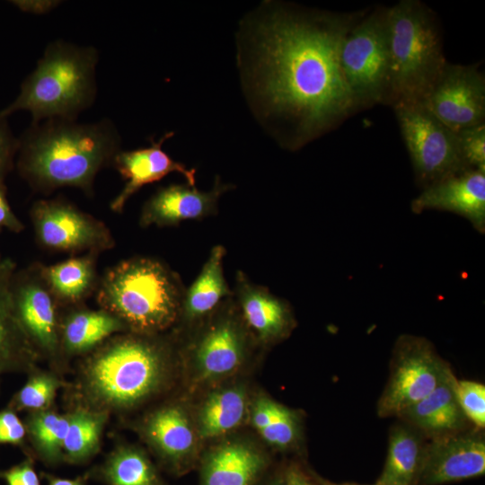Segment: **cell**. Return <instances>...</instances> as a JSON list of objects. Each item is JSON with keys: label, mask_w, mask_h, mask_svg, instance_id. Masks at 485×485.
<instances>
[{"label": "cell", "mask_w": 485, "mask_h": 485, "mask_svg": "<svg viewBox=\"0 0 485 485\" xmlns=\"http://www.w3.org/2000/svg\"><path fill=\"white\" fill-rule=\"evenodd\" d=\"M258 30L253 79L269 115L295 149L357 111L340 66L341 45L366 12L272 10Z\"/></svg>", "instance_id": "6da1fadb"}, {"label": "cell", "mask_w": 485, "mask_h": 485, "mask_svg": "<svg viewBox=\"0 0 485 485\" xmlns=\"http://www.w3.org/2000/svg\"><path fill=\"white\" fill-rule=\"evenodd\" d=\"M119 151V132L109 119L78 123L48 119L32 122L19 138L15 165L39 192L73 187L91 193L97 173Z\"/></svg>", "instance_id": "7a4b0ae2"}, {"label": "cell", "mask_w": 485, "mask_h": 485, "mask_svg": "<svg viewBox=\"0 0 485 485\" xmlns=\"http://www.w3.org/2000/svg\"><path fill=\"white\" fill-rule=\"evenodd\" d=\"M180 276L148 257L124 260L106 271L97 302L134 333L158 334L180 318L185 293Z\"/></svg>", "instance_id": "3957f363"}, {"label": "cell", "mask_w": 485, "mask_h": 485, "mask_svg": "<svg viewBox=\"0 0 485 485\" xmlns=\"http://www.w3.org/2000/svg\"><path fill=\"white\" fill-rule=\"evenodd\" d=\"M98 59L93 47L52 41L22 82L16 98L0 114L8 118L28 111L33 123L56 118L76 119L96 97Z\"/></svg>", "instance_id": "277c9868"}, {"label": "cell", "mask_w": 485, "mask_h": 485, "mask_svg": "<svg viewBox=\"0 0 485 485\" xmlns=\"http://www.w3.org/2000/svg\"><path fill=\"white\" fill-rule=\"evenodd\" d=\"M154 335L132 332L114 338L89 357L84 384L95 403L105 409H126L159 388L168 348Z\"/></svg>", "instance_id": "5b68a950"}, {"label": "cell", "mask_w": 485, "mask_h": 485, "mask_svg": "<svg viewBox=\"0 0 485 485\" xmlns=\"http://www.w3.org/2000/svg\"><path fill=\"white\" fill-rule=\"evenodd\" d=\"M389 83L385 104L416 102L447 62L437 20L425 4L401 0L387 8Z\"/></svg>", "instance_id": "8992f818"}, {"label": "cell", "mask_w": 485, "mask_h": 485, "mask_svg": "<svg viewBox=\"0 0 485 485\" xmlns=\"http://www.w3.org/2000/svg\"><path fill=\"white\" fill-rule=\"evenodd\" d=\"M387 8L365 15L344 39L340 66L358 110L385 104L389 83Z\"/></svg>", "instance_id": "52a82bcc"}, {"label": "cell", "mask_w": 485, "mask_h": 485, "mask_svg": "<svg viewBox=\"0 0 485 485\" xmlns=\"http://www.w3.org/2000/svg\"><path fill=\"white\" fill-rule=\"evenodd\" d=\"M413 166L416 182L425 189L448 176L468 170L461 158L456 133L420 102L392 106Z\"/></svg>", "instance_id": "ba28073f"}, {"label": "cell", "mask_w": 485, "mask_h": 485, "mask_svg": "<svg viewBox=\"0 0 485 485\" xmlns=\"http://www.w3.org/2000/svg\"><path fill=\"white\" fill-rule=\"evenodd\" d=\"M450 369L427 340L401 337L395 346L392 372L378 402L379 416H399L430 394Z\"/></svg>", "instance_id": "9c48e42d"}, {"label": "cell", "mask_w": 485, "mask_h": 485, "mask_svg": "<svg viewBox=\"0 0 485 485\" xmlns=\"http://www.w3.org/2000/svg\"><path fill=\"white\" fill-rule=\"evenodd\" d=\"M199 324L200 329L189 346L199 376L208 380L237 370L255 339L245 325L233 295L225 298Z\"/></svg>", "instance_id": "30bf717a"}, {"label": "cell", "mask_w": 485, "mask_h": 485, "mask_svg": "<svg viewBox=\"0 0 485 485\" xmlns=\"http://www.w3.org/2000/svg\"><path fill=\"white\" fill-rule=\"evenodd\" d=\"M31 218L38 242L53 251L98 254L115 245L103 222L61 198L36 201Z\"/></svg>", "instance_id": "8fae6325"}, {"label": "cell", "mask_w": 485, "mask_h": 485, "mask_svg": "<svg viewBox=\"0 0 485 485\" xmlns=\"http://www.w3.org/2000/svg\"><path fill=\"white\" fill-rule=\"evenodd\" d=\"M454 132L485 121V78L478 65L445 63L419 101Z\"/></svg>", "instance_id": "7c38bea8"}, {"label": "cell", "mask_w": 485, "mask_h": 485, "mask_svg": "<svg viewBox=\"0 0 485 485\" xmlns=\"http://www.w3.org/2000/svg\"><path fill=\"white\" fill-rule=\"evenodd\" d=\"M12 293L19 320L37 351L57 355L62 344L57 313L58 301L44 276L43 266L16 269Z\"/></svg>", "instance_id": "4fadbf2b"}, {"label": "cell", "mask_w": 485, "mask_h": 485, "mask_svg": "<svg viewBox=\"0 0 485 485\" xmlns=\"http://www.w3.org/2000/svg\"><path fill=\"white\" fill-rule=\"evenodd\" d=\"M485 442L476 435L439 436L423 447L419 485H441L483 475Z\"/></svg>", "instance_id": "5bb4252c"}, {"label": "cell", "mask_w": 485, "mask_h": 485, "mask_svg": "<svg viewBox=\"0 0 485 485\" xmlns=\"http://www.w3.org/2000/svg\"><path fill=\"white\" fill-rule=\"evenodd\" d=\"M232 290L240 314L256 341L271 344L289 334L295 320L287 300L252 282L242 270L236 272Z\"/></svg>", "instance_id": "9a60e30c"}, {"label": "cell", "mask_w": 485, "mask_h": 485, "mask_svg": "<svg viewBox=\"0 0 485 485\" xmlns=\"http://www.w3.org/2000/svg\"><path fill=\"white\" fill-rule=\"evenodd\" d=\"M414 214L436 209L466 218L480 234L485 233V172L468 169L425 189L410 203Z\"/></svg>", "instance_id": "2e32d148"}, {"label": "cell", "mask_w": 485, "mask_h": 485, "mask_svg": "<svg viewBox=\"0 0 485 485\" xmlns=\"http://www.w3.org/2000/svg\"><path fill=\"white\" fill-rule=\"evenodd\" d=\"M233 185L216 178L209 191L198 190L194 186L172 184L159 189L144 204L139 218L141 227L174 226L183 221L200 220L217 213L219 198Z\"/></svg>", "instance_id": "e0dca14e"}, {"label": "cell", "mask_w": 485, "mask_h": 485, "mask_svg": "<svg viewBox=\"0 0 485 485\" xmlns=\"http://www.w3.org/2000/svg\"><path fill=\"white\" fill-rule=\"evenodd\" d=\"M172 135L173 132H167L157 142L152 140L148 147L132 151L120 150L115 155L112 164L126 183L111 201V210L121 213L129 198L143 186L160 181L171 172L182 174L190 186L195 185L196 170L172 159L162 149L164 141Z\"/></svg>", "instance_id": "ac0fdd59"}, {"label": "cell", "mask_w": 485, "mask_h": 485, "mask_svg": "<svg viewBox=\"0 0 485 485\" xmlns=\"http://www.w3.org/2000/svg\"><path fill=\"white\" fill-rule=\"evenodd\" d=\"M15 270L12 259L0 260V373L30 367L39 356L15 309L12 293Z\"/></svg>", "instance_id": "d6986e66"}, {"label": "cell", "mask_w": 485, "mask_h": 485, "mask_svg": "<svg viewBox=\"0 0 485 485\" xmlns=\"http://www.w3.org/2000/svg\"><path fill=\"white\" fill-rule=\"evenodd\" d=\"M225 253V248L221 244L211 249L197 278L185 290L179 321L189 325L199 324L225 298L233 295L224 275Z\"/></svg>", "instance_id": "ffe728a7"}, {"label": "cell", "mask_w": 485, "mask_h": 485, "mask_svg": "<svg viewBox=\"0 0 485 485\" xmlns=\"http://www.w3.org/2000/svg\"><path fill=\"white\" fill-rule=\"evenodd\" d=\"M456 380L450 369L430 394L399 416L426 432L439 436L452 434L466 419L456 399Z\"/></svg>", "instance_id": "44dd1931"}, {"label": "cell", "mask_w": 485, "mask_h": 485, "mask_svg": "<svg viewBox=\"0 0 485 485\" xmlns=\"http://www.w3.org/2000/svg\"><path fill=\"white\" fill-rule=\"evenodd\" d=\"M264 463L263 456L245 444H224L206 458L201 485H251Z\"/></svg>", "instance_id": "7402d4cb"}, {"label": "cell", "mask_w": 485, "mask_h": 485, "mask_svg": "<svg viewBox=\"0 0 485 485\" xmlns=\"http://www.w3.org/2000/svg\"><path fill=\"white\" fill-rule=\"evenodd\" d=\"M144 431L147 439L167 461L178 463L193 450L195 436L184 411L177 406H167L153 412L146 420Z\"/></svg>", "instance_id": "603a6c76"}, {"label": "cell", "mask_w": 485, "mask_h": 485, "mask_svg": "<svg viewBox=\"0 0 485 485\" xmlns=\"http://www.w3.org/2000/svg\"><path fill=\"white\" fill-rule=\"evenodd\" d=\"M424 445L417 434L394 428L389 436L384 470L375 485H417Z\"/></svg>", "instance_id": "cb8c5ba5"}, {"label": "cell", "mask_w": 485, "mask_h": 485, "mask_svg": "<svg viewBox=\"0 0 485 485\" xmlns=\"http://www.w3.org/2000/svg\"><path fill=\"white\" fill-rule=\"evenodd\" d=\"M127 330L123 322L110 313L75 312L61 327V341L70 353H84L101 343L110 335Z\"/></svg>", "instance_id": "d4e9b609"}, {"label": "cell", "mask_w": 485, "mask_h": 485, "mask_svg": "<svg viewBox=\"0 0 485 485\" xmlns=\"http://www.w3.org/2000/svg\"><path fill=\"white\" fill-rule=\"evenodd\" d=\"M97 255L88 252L43 267L44 276L58 302L76 303L93 290L96 279Z\"/></svg>", "instance_id": "484cf974"}, {"label": "cell", "mask_w": 485, "mask_h": 485, "mask_svg": "<svg viewBox=\"0 0 485 485\" xmlns=\"http://www.w3.org/2000/svg\"><path fill=\"white\" fill-rule=\"evenodd\" d=\"M246 412L242 388H225L211 393L198 415V432L203 438L224 435L238 427Z\"/></svg>", "instance_id": "4316f807"}, {"label": "cell", "mask_w": 485, "mask_h": 485, "mask_svg": "<svg viewBox=\"0 0 485 485\" xmlns=\"http://www.w3.org/2000/svg\"><path fill=\"white\" fill-rule=\"evenodd\" d=\"M68 418L63 458L72 463H84L99 450L108 412L103 410L80 409L68 414Z\"/></svg>", "instance_id": "83f0119b"}, {"label": "cell", "mask_w": 485, "mask_h": 485, "mask_svg": "<svg viewBox=\"0 0 485 485\" xmlns=\"http://www.w3.org/2000/svg\"><path fill=\"white\" fill-rule=\"evenodd\" d=\"M96 473L107 485H164L147 456L131 446L111 452Z\"/></svg>", "instance_id": "f1b7e54d"}, {"label": "cell", "mask_w": 485, "mask_h": 485, "mask_svg": "<svg viewBox=\"0 0 485 485\" xmlns=\"http://www.w3.org/2000/svg\"><path fill=\"white\" fill-rule=\"evenodd\" d=\"M68 424V415L48 410L33 412L29 418L27 433L40 457L48 463H56L63 458Z\"/></svg>", "instance_id": "f546056e"}, {"label": "cell", "mask_w": 485, "mask_h": 485, "mask_svg": "<svg viewBox=\"0 0 485 485\" xmlns=\"http://www.w3.org/2000/svg\"><path fill=\"white\" fill-rule=\"evenodd\" d=\"M59 386L58 379L51 375H33L15 394L12 409L29 410L33 412L48 410Z\"/></svg>", "instance_id": "4dcf8cb0"}, {"label": "cell", "mask_w": 485, "mask_h": 485, "mask_svg": "<svg viewBox=\"0 0 485 485\" xmlns=\"http://www.w3.org/2000/svg\"><path fill=\"white\" fill-rule=\"evenodd\" d=\"M455 395L466 419L478 428L485 426V386L470 380H456Z\"/></svg>", "instance_id": "1f68e13d"}, {"label": "cell", "mask_w": 485, "mask_h": 485, "mask_svg": "<svg viewBox=\"0 0 485 485\" xmlns=\"http://www.w3.org/2000/svg\"><path fill=\"white\" fill-rule=\"evenodd\" d=\"M456 138L464 166L485 172V123L456 132Z\"/></svg>", "instance_id": "d6a6232c"}, {"label": "cell", "mask_w": 485, "mask_h": 485, "mask_svg": "<svg viewBox=\"0 0 485 485\" xmlns=\"http://www.w3.org/2000/svg\"><path fill=\"white\" fill-rule=\"evenodd\" d=\"M298 430L295 415L283 407L277 417L259 433L271 445L287 448L296 440Z\"/></svg>", "instance_id": "836d02e7"}, {"label": "cell", "mask_w": 485, "mask_h": 485, "mask_svg": "<svg viewBox=\"0 0 485 485\" xmlns=\"http://www.w3.org/2000/svg\"><path fill=\"white\" fill-rule=\"evenodd\" d=\"M18 148L19 138L13 135L7 118L0 114V182H4L13 169Z\"/></svg>", "instance_id": "e575fe53"}, {"label": "cell", "mask_w": 485, "mask_h": 485, "mask_svg": "<svg viewBox=\"0 0 485 485\" xmlns=\"http://www.w3.org/2000/svg\"><path fill=\"white\" fill-rule=\"evenodd\" d=\"M26 434V426L13 409L8 408L0 411V444L21 445Z\"/></svg>", "instance_id": "d590c367"}, {"label": "cell", "mask_w": 485, "mask_h": 485, "mask_svg": "<svg viewBox=\"0 0 485 485\" xmlns=\"http://www.w3.org/2000/svg\"><path fill=\"white\" fill-rule=\"evenodd\" d=\"M0 480H4L7 485H40L31 458L7 470L0 471Z\"/></svg>", "instance_id": "8d00e7d4"}, {"label": "cell", "mask_w": 485, "mask_h": 485, "mask_svg": "<svg viewBox=\"0 0 485 485\" xmlns=\"http://www.w3.org/2000/svg\"><path fill=\"white\" fill-rule=\"evenodd\" d=\"M4 228L13 233H21L24 225L11 208L4 182H0V230Z\"/></svg>", "instance_id": "74e56055"}, {"label": "cell", "mask_w": 485, "mask_h": 485, "mask_svg": "<svg viewBox=\"0 0 485 485\" xmlns=\"http://www.w3.org/2000/svg\"><path fill=\"white\" fill-rule=\"evenodd\" d=\"M10 3L24 13L42 14L57 7L60 1L56 0H12Z\"/></svg>", "instance_id": "f35d334b"}, {"label": "cell", "mask_w": 485, "mask_h": 485, "mask_svg": "<svg viewBox=\"0 0 485 485\" xmlns=\"http://www.w3.org/2000/svg\"><path fill=\"white\" fill-rule=\"evenodd\" d=\"M43 474L48 481V485H86L89 477V473H85L84 475L79 476L75 479H65L50 474Z\"/></svg>", "instance_id": "ab89813d"}, {"label": "cell", "mask_w": 485, "mask_h": 485, "mask_svg": "<svg viewBox=\"0 0 485 485\" xmlns=\"http://www.w3.org/2000/svg\"><path fill=\"white\" fill-rule=\"evenodd\" d=\"M285 485H313L304 474L296 468H291L286 476Z\"/></svg>", "instance_id": "60d3db41"}, {"label": "cell", "mask_w": 485, "mask_h": 485, "mask_svg": "<svg viewBox=\"0 0 485 485\" xmlns=\"http://www.w3.org/2000/svg\"><path fill=\"white\" fill-rule=\"evenodd\" d=\"M322 485H358V484H353V483H333L327 481H321Z\"/></svg>", "instance_id": "b9f144b4"}, {"label": "cell", "mask_w": 485, "mask_h": 485, "mask_svg": "<svg viewBox=\"0 0 485 485\" xmlns=\"http://www.w3.org/2000/svg\"><path fill=\"white\" fill-rule=\"evenodd\" d=\"M272 485H285V482H282V481H278V482H276Z\"/></svg>", "instance_id": "7bdbcfd3"}, {"label": "cell", "mask_w": 485, "mask_h": 485, "mask_svg": "<svg viewBox=\"0 0 485 485\" xmlns=\"http://www.w3.org/2000/svg\"><path fill=\"white\" fill-rule=\"evenodd\" d=\"M1 231H2V230H0V233H1ZM1 259H2V258L0 257V260H1Z\"/></svg>", "instance_id": "ee69618b"}]
</instances>
